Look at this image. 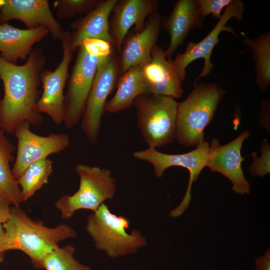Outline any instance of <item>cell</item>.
<instances>
[{"label": "cell", "mask_w": 270, "mask_h": 270, "mask_svg": "<svg viewBox=\"0 0 270 270\" xmlns=\"http://www.w3.org/2000/svg\"></svg>", "instance_id": "cell-34"}, {"label": "cell", "mask_w": 270, "mask_h": 270, "mask_svg": "<svg viewBox=\"0 0 270 270\" xmlns=\"http://www.w3.org/2000/svg\"><path fill=\"white\" fill-rule=\"evenodd\" d=\"M50 34L46 28L21 29L8 22L0 24V56L4 60L16 64L18 60H26L33 46Z\"/></svg>", "instance_id": "cell-20"}, {"label": "cell", "mask_w": 270, "mask_h": 270, "mask_svg": "<svg viewBox=\"0 0 270 270\" xmlns=\"http://www.w3.org/2000/svg\"><path fill=\"white\" fill-rule=\"evenodd\" d=\"M29 123L24 122L14 133L18 142L17 152L11 171L16 180L31 164L64 151L70 143L65 133L41 136L32 132Z\"/></svg>", "instance_id": "cell-12"}, {"label": "cell", "mask_w": 270, "mask_h": 270, "mask_svg": "<svg viewBox=\"0 0 270 270\" xmlns=\"http://www.w3.org/2000/svg\"><path fill=\"white\" fill-rule=\"evenodd\" d=\"M129 225L127 218L112 214L103 203L88 218L86 230L96 248L114 258L134 253L146 244V238L139 230L126 232Z\"/></svg>", "instance_id": "cell-5"}, {"label": "cell", "mask_w": 270, "mask_h": 270, "mask_svg": "<svg viewBox=\"0 0 270 270\" xmlns=\"http://www.w3.org/2000/svg\"><path fill=\"white\" fill-rule=\"evenodd\" d=\"M142 66H132L119 76L116 84V91L107 102L106 112L116 113L128 109L133 106L136 97L148 92L142 76Z\"/></svg>", "instance_id": "cell-21"}, {"label": "cell", "mask_w": 270, "mask_h": 270, "mask_svg": "<svg viewBox=\"0 0 270 270\" xmlns=\"http://www.w3.org/2000/svg\"><path fill=\"white\" fill-rule=\"evenodd\" d=\"M226 92L214 82L196 84L188 96L178 103L176 140L186 147L204 141V130L212 120Z\"/></svg>", "instance_id": "cell-3"}, {"label": "cell", "mask_w": 270, "mask_h": 270, "mask_svg": "<svg viewBox=\"0 0 270 270\" xmlns=\"http://www.w3.org/2000/svg\"><path fill=\"white\" fill-rule=\"evenodd\" d=\"M75 251V247L72 244L54 249L44 258L43 268L46 270H91L90 266L74 258Z\"/></svg>", "instance_id": "cell-25"}, {"label": "cell", "mask_w": 270, "mask_h": 270, "mask_svg": "<svg viewBox=\"0 0 270 270\" xmlns=\"http://www.w3.org/2000/svg\"><path fill=\"white\" fill-rule=\"evenodd\" d=\"M82 43L90 54L98 57H108L114 52L110 44L100 40L86 39Z\"/></svg>", "instance_id": "cell-29"}, {"label": "cell", "mask_w": 270, "mask_h": 270, "mask_svg": "<svg viewBox=\"0 0 270 270\" xmlns=\"http://www.w3.org/2000/svg\"><path fill=\"white\" fill-rule=\"evenodd\" d=\"M256 270H270V249L268 248L263 255L254 260Z\"/></svg>", "instance_id": "cell-31"}, {"label": "cell", "mask_w": 270, "mask_h": 270, "mask_svg": "<svg viewBox=\"0 0 270 270\" xmlns=\"http://www.w3.org/2000/svg\"><path fill=\"white\" fill-rule=\"evenodd\" d=\"M203 20L196 0H178L170 15L162 17V24L170 36L168 46L165 50L168 58H172L191 30L202 26Z\"/></svg>", "instance_id": "cell-19"}, {"label": "cell", "mask_w": 270, "mask_h": 270, "mask_svg": "<svg viewBox=\"0 0 270 270\" xmlns=\"http://www.w3.org/2000/svg\"><path fill=\"white\" fill-rule=\"evenodd\" d=\"M178 102L150 92L138 96L133 102L141 136L148 147L160 148L176 139Z\"/></svg>", "instance_id": "cell-4"}, {"label": "cell", "mask_w": 270, "mask_h": 270, "mask_svg": "<svg viewBox=\"0 0 270 270\" xmlns=\"http://www.w3.org/2000/svg\"><path fill=\"white\" fill-rule=\"evenodd\" d=\"M242 40L252 52L256 72L255 82L259 90L264 92L270 84V32L254 39L243 35Z\"/></svg>", "instance_id": "cell-23"}, {"label": "cell", "mask_w": 270, "mask_h": 270, "mask_svg": "<svg viewBox=\"0 0 270 270\" xmlns=\"http://www.w3.org/2000/svg\"><path fill=\"white\" fill-rule=\"evenodd\" d=\"M52 172V162L45 158L31 164L24 172L18 182L23 202L32 196L48 182Z\"/></svg>", "instance_id": "cell-24"}, {"label": "cell", "mask_w": 270, "mask_h": 270, "mask_svg": "<svg viewBox=\"0 0 270 270\" xmlns=\"http://www.w3.org/2000/svg\"><path fill=\"white\" fill-rule=\"evenodd\" d=\"M158 4L157 0H118L110 18V32L118 52L130 28L142 30L147 17L158 12Z\"/></svg>", "instance_id": "cell-17"}, {"label": "cell", "mask_w": 270, "mask_h": 270, "mask_svg": "<svg viewBox=\"0 0 270 270\" xmlns=\"http://www.w3.org/2000/svg\"><path fill=\"white\" fill-rule=\"evenodd\" d=\"M11 202L0 194V224L6 222L10 217Z\"/></svg>", "instance_id": "cell-30"}, {"label": "cell", "mask_w": 270, "mask_h": 270, "mask_svg": "<svg viewBox=\"0 0 270 270\" xmlns=\"http://www.w3.org/2000/svg\"><path fill=\"white\" fill-rule=\"evenodd\" d=\"M119 76L118 57L114 52L100 60L81 119L82 130L92 144L98 140L107 98Z\"/></svg>", "instance_id": "cell-7"}, {"label": "cell", "mask_w": 270, "mask_h": 270, "mask_svg": "<svg viewBox=\"0 0 270 270\" xmlns=\"http://www.w3.org/2000/svg\"><path fill=\"white\" fill-rule=\"evenodd\" d=\"M5 133L0 129V194L13 206L19 207L23 202L21 190L10 166L14 160L12 154L16 146L8 139Z\"/></svg>", "instance_id": "cell-22"}, {"label": "cell", "mask_w": 270, "mask_h": 270, "mask_svg": "<svg viewBox=\"0 0 270 270\" xmlns=\"http://www.w3.org/2000/svg\"><path fill=\"white\" fill-rule=\"evenodd\" d=\"M2 226L4 232L1 249L6 252L12 250L24 252L37 268H44V258L58 247L60 242L76 236L75 230L67 224L48 228L42 221L32 220L20 206L10 207V217Z\"/></svg>", "instance_id": "cell-2"}, {"label": "cell", "mask_w": 270, "mask_h": 270, "mask_svg": "<svg viewBox=\"0 0 270 270\" xmlns=\"http://www.w3.org/2000/svg\"><path fill=\"white\" fill-rule=\"evenodd\" d=\"M12 20L21 21L26 29L46 28L54 40H60L64 32L52 12L48 0H4L0 24Z\"/></svg>", "instance_id": "cell-15"}, {"label": "cell", "mask_w": 270, "mask_h": 270, "mask_svg": "<svg viewBox=\"0 0 270 270\" xmlns=\"http://www.w3.org/2000/svg\"><path fill=\"white\" fill-rule=\"evenodd\" d=\"M75 170L80 180L78 190L72 195L62 196L54 204L64 220L72 218L79 210L96 212L106 200L114 198L116 190V181L108 168L80 164Z\"/></svg>", "instance_id": "cell-6"}, {"label": "cell", "mask_w": 270, "mask_h": 270, "mask_svg": "<svg viewBox=\"0 0 270 270\" xmlns=\"http://www.w3.org/2000/svg\"><path fill=\"white\" fill-rule=\"evenodd\" d=\"M162 18L158 12L151 14L147 17L142 30L127 34L118 58L120 75L132 66L150 61L152 50L156 44L161 30Z\"/></svg>", "instance_id": "cell-14"}, {"label": "cell", "mask_w": 270, "mask_h": 270, "mask_svg": "<svg viewBox=\"0 0 270 270\" xmlns=\"http://www.w3.org/2000/svg\"><path fill=\"white\" fill-rule=\"evenodd\" d=\"M260 150V156L256 155V152L252 154L253 158L248 169L252 176L264 177L270 172V146L266 140L262 143Z\"/></svg>", "instance_id": "cell-27"}, {"label": "cell", "mask_w": 270, "mask_h": 270, "mask_svg": "<svg viewBox=\"0 0 270 270\" xmlns=\"http://www.w3.org/2000/svg\"><path fill=\"white\" fill-rule=\"evenodd\" d=\"M250 136L248 130L243 131L230 142L220 145L216 138L210 144L206 167L220 172L232 183V190L240 194H248L250 184L245 178L242 164L244 158L241 149L245 140Z\"/></svg>", "instance_id": "cell-13"}, {"label": "cell", "mask_w": 270, "mask_h": 270, "mask_svg": "<svg viewBox=\"0 0 270 270\" xmlns=\"http://www.w3.org/2000/svg\"><path fill=\"white\" fill-rule=\"evenodd\" d=\"M70 35L64 31L61 37L62 48V60L54 70H43L40 74L42 90L36 108L40 113L48 114L58 126L64 122V88L69 78L68 66L73 58L70 48Z\"/></svg>", "instance_id": "cell-11"}, {"label": "cell", "mask_w": 270, "mask_h": 270, "mask_svg": "<svg viewBox=\"0 0 270 270\" xmlns=\"http://www.w3.org/2000/svg\"><path fill=\"white\" fill-rule=\"evenodd\" d=\"M232 0H196L198 10L202 18L210 14L216 19H220L224 8L228 6Z\"/></svg>", "instance_id": "cell-28"}, {"label": "cell", "mask_w": 270, "mask_h": 270, "mask_svg": "<svg viewBox=\"0 0 270 270\" xmlns=\"http://www.w3.org/2000/svg\"><path fill=\"white\" fill-rule=\"evenodd\" d=\"M244 4L240 0H232L224 9V12L211 31L198 42H189L182 54H178L172 60L177 75L182 82L185 79L186 67L194 60L203 58L204 64L200 74L197 76L194 84L202 77L208 75L213 68L214 64L210 60L212 50L219 42V35L222 31H226L237 36L234 30L226 26L231 18H236L240 23L243 18Z\"/></svg>", "instance_id": "cell-10"}, {"label": "cell", "mask_w": 270, "mask_h": 270, "mask_svg": "<svg viewBox=\"0 0 270 270\" xmlns=\"http://www.w3.org/2000/svg\"><path fill=\"white\" fill-rule=\"evenodd\" d=\"M76 50V58L64 94L63 123L67 128L74 127L81 120L98 65L106 58L90 54L82 43Z\"/></svg>", "instance_id": "cell-8"}, {"label": "cell", "mask_w": 270, "mask_h": 270, "mask_svg": "<svg viewBox=\"0 0 270 270\" xmlns=\"http://www.w3.org/2000/svg\"><path fill=\"white\" fill-rule=\"evenodd\" d=\"M3 4H4V0H0V12L2 10Z\"/></svg>", "instance_id": "cell-33"}, {"label": "cell", "mask_w": 270, "mask_h": 270, "mask_svg": "<svg viewBox=\"0 0 270 270\" xmlns=\"http://www.w3.org/2000/svg\"><path fill=\"white\" fill-rule=\"evenodd\" d=\"M98 0H56L54 2L56 16L59 20L86 14L94 8Z\"/></svg>", "instance_id": "cell-26"}, {"label": "cell", "mask_w": 270, "mask_h": 270, "mask_svg": "<svg viewBox=\"0 0 270 270\" xmlns=\"http://www.w3.org/2000/svg\"><path fill=\"white\" fill-rule=\"evenodd\" d=\"M4 232L2 224H0V264L2 263L4 260L6 252L3 251L0 248V243Z\"/></svg>", "instance_id": "cell-32"}, {"label": "cell", "mask_w": 270, "mask_h": 270, "mask_svg": "<svg viewBox=\"0 0 270 270\" xmlns=\"http://www.w3.org/2000/svg\"><path fill=\"white\" fill-rule=\"evenodd\" d=\"M118 0H100L96 7L84 16L74 21L70 28V48L76 50L86 39H98L110 44L114 42L110 32V18Z\"/></svg>", "instance_id": "cell-18"}, {"label": "cell", "mask_w": 270, "mask_h": 270, "mask_svg": "<svg viewBox=\"0 0 270 270\" xmlns=\"http://www.w3.org/2000/svg\"><path fill=\"white\" fill-rule=\"evenodd\" d=\"M172 58H168L165 50L156 44L151 59L142 65V74L148 92L174 100L182 96L184 90Z\"/></svg>", "instance_id": "cell-16"}, {"label": "cell", "mask_w": 270, "mask_h": 270, "mask_svg": "<svg viewBox=\"0 0 270 270\" xmlns=\"http://www.w3.org/2000/svg\"><path fill=\"white\" fill-rule=\"evenodd\" d=\"M46 62L43 50H32L22 65L10 63L0 56V78L4 88L0 100V129L14 134L22 122L38 126L44 122L36 108L42 94L40 74Z\"/></svg>", "instance_id": "cell-1"}, {"label": "cell", "mask_w": 270, "mask_h": 270, "mask_svg": "<svg viewBox=\"0 0 270 270\" xmlns=\"http://www.w3.org/2000/svg\"><path fill=\"white\" fill-rule=\"evenodd\" d=\"M210 150V144L204 141L196 148L188 152L180 154H168L158 151L156 148L148 147L146 149L135 151L134 157L138 160L151 164L155 176L161 178L165 170L172 166H181L188 170L190 179L184 196L179 205L171 210L174 217L181 216L189 206L192 196L191 188L200 174L206 167Z\"/></svg>", "instance_id": "cell-9"}]
</instances>
